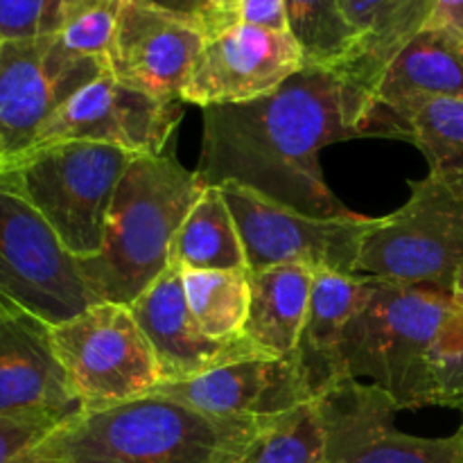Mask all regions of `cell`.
<instances>
[{"label": "cell", "instance_id": "obj_1", "mask_svg": "<svg viewBox=\"0 0 463 463\" xmlns=\"http://www.w3.org/2000/svg\"><path fill=\"white\" fill-rule=\"evenodd\" d=\"M202 111L203 184H238L310 217L353 215L326 184L321 149L351 138L402 140L371 90L312 63L262 98Z\"/></svg>", "mask_w": 463, "mask_h": 463}, {"label": "cell", "instance_id": "obj_2", "mask_svg": "<svg viewBox=\"0 0 463 463\" xmlns=\"http://www.w3.org/2000/svg\"><path fill=\"white\" fill-rule=\"evenodd\" d=\"M271 419L215 416L145 393L116 405L81 407L27 457L32 463H242Z\"/></svg>", "mask_w": 463, "mask_h": 463}, {"label": "cell", "instance_id": "obj_3", "mask_svg": "<svg viewBox=\"0 0 463 463\" xmlns=\"http://www.w3.org/2000/svg\"><path fill=\"white\" fill-rule=\"evenodd\" d=\"M206 184L170 152L136 156L107 215L102 249L80 260L99 303L131 306L170 265L172 242Z\"/></svg>", "mask_w": 463, "mask_h": 463}, {"label": "cell", "instance_id": "obj_4", "mask_svg": "<svg viewBox=\"0 0 463 463\" xmlns=\"http://www.w3.org/2000/svg\"><path fill=\"white\" fill-rule=\"evenodd\" d=\"M455 303L432 285H407L366 276L360 303L342 344L351 378H371L401 410L432 407L430 355Z\"/></svg>", "mask_w": 463, "mask_h": 463}, {"label": "cell", "instance_id": "obj_5", "mask_svg": "<svg viewBox=\"0 0 463 463\" xmlns=\"http://www.w3.org/2000/svg\"><path fill=\"white\" fill-rule=\"evenodd\" d=\"M134 158L89 140L41 145L5 158L0 185L25 199L77 260H89L102 249L113 194Z\"/></svg>", "mask_w": 463, "mask_h": 463}, {"label": "cell", "instance_id": "obj_6", "mask_svg": "<svg viewBox=\"0 0 463 463\" xmlns=\"http://www.w3.org/2000/svg\"><path fill=\"white\" fill-rule=\"evenodd\" d=\"M410 190L398 211L371 220L357 274L452 292L463 267V193L432 172Z\"/></svg>", "mask_w": 463, "mask_h": 463}, {"label": "cell", "instance_id": "obj_7", "mask_svg": "<svg viewBox=\"0 0 463 463\" xmlns=\"http://www.w3.org/2000/svg\"><path fill=\"white\" fill-rule=\"evenodd\" d=\"M52 344L81 407L116 405L163 383L143 328L122 303H95L52 326Z\"/></svg>", "mask_w": 463, "mask_h": 463}, {"label": "cell", "instance_id": "obj_8", "mask_svg": "<svg viewBox=\"0 0 463 463\" xmlns=\"http://www.w3.org/2000/svg\"><path fill=\"white\" fill-rule=\"evenodd\" d=\"M231 208L249 271L306 265L355 276L362 240L373 217H310L238 184L217 185Z\"/></svg>", "mask_w": 463, "mask_h": 463}, {"label": "cell", "instance_id": "obj_9", "mask_svg": "<svg viewBox=\"0 0 463 463\" xmlns=\"http://www.w3.org/2000/svg\"><path fill=\"white\" fill-rule=\"evenodd\" d=\"M0 292L57 326L99 303L48 222L0 185Z\"/></svg>", "mask_w": 463, "mask_h": 463}, {"label": "cell", "instance_id": "obj_10", "mask_svg": "<svg viewBox=\"0 0 463 463\" xmlns=\"http://www.w3.org/2000/svg\"><path fill=\"white\" fill-rule=\"evenodd\" d=\"M107 59L71 52L57 34L0 45V140L16 156L81 86L104 75Z\"/></svg>", "mask_w": 463, "mask_h": 463}, {"label": "cell", "instance_id": "obj_11", "mask_svg": "<svg viewBox=\"0 0 463 463\" xmlns=\"http://www.w3.org/2000/svg\"><path fill=\"white\" fill-rule=\"evenodd\" d=\"M326 432V463H463V434L428 439L393 425L401 411L375 384L344 375L317 398Z\"/></svg>", "mask_w": 463, "mask_h": 463}, {"label": "cell", "instance_id": "obj_12", "mask_svg": "<svg viewBox=\"0 0 463 463\" xmlns=\"http://www.w3.org/2000/svg\"><path fill=\"white\" fill-rule=\"evenodd\" d=\"M184 104L181 99H158L127 89L107 71L61 104L41 127L32 147L89 140L120 147L136 156L165 154L184 116Z\"/></svg>", "mask_w": 463, "mask_h": 463}, {"label": "cell", "instance_id": "obj_13", "mask_svg": "<svg viewBox=\"0 0 463 463\" xmlns=\"http://www.w3.org/2000/svg\"><path fill=\"white\" fill-rule=\"evenodd\" d=\"M303 66L306 57L289 32L238 23L206 36L181 99L202 109L251 102L279 89Z\"/></svg>", "mask_w": 463, "mask_h": 463}, {"label": "cell", "instance_id": "obj_14", "mask_svg": "<svg viewBox=\"0 0 463 463\" xmlns=\"http://www.w3.org/2000/svg\"><path fill=\"white\" fill-rule=\"evenodd\" d=\"M203 41L202 23L136 0H120L116 32L104 59L113 80L127 89L158 99H181Z\"/></svg>", "mask_w": 463, "mask_h": 463}, {"label": "cell", "instance_id": "obj_15", "mask_svg": "<svg viewBox=\"0 0 463 463\" xmlns=\"http://www.w3.org/2000/svg\"><path fill=\"white\" fill-rule=\"evenodd\" d=\"M81 410L52 326L0 292V419L66 420Z\"/></svg>", "mask_w": 463, "mask_h": 463}, {"label": "cell", "instance_id": "obj_16", "mask_svg": "<svg viewBox=\"0 0 463 463\" xmlns=\"http://www.w3.org/2000/svg\"><path fill=\"white\" fill-rule=\"evenodd\" d=\"M129 307L156 355L163 383H181L229 362L265 355L244 335L235 339L203 335L185 301L181 267L172 262Z\"/></svg>", "mask_w": 463, "mask_h": 463}, {"label": "cell", "instance_id": "obj_17", "mask_svg": "<svg viewBox=\"0 0 463 463\" xmlns=\"http://www.w3.org/2000/svg\"><path fill=\"white\" fill-rule=\"evenodd\" d=\"M149 393L175 398L208 414L238 419H271L315 401L294 355H253L229 362L197 378L161 383Z\"/></svg>", "mask_w": 463, "mask_h": 463}, {"label": "cell", "instance_id": "obj_18", "mask_svg": "<svg viewBox=\"0 0 463 463\" xmlns=\"http://www.w3.org/2000/svg\"><path fill=\"white\" fill-rule=\"evenodd\" d=\"M364 283L366 276L362 274L315 269L310 307L294 351V360L315 401L348 375L342 357L344 333L360 303Z\"/></svg>", "mask_w": 463, "mask_h": 463}, {"label": "cell", "instance_id": "obj_19", "mask_svg": "<svg viewBox=\"0 0 463 463\" xmlns=\"http://www.w3.org/2000/svg\"><path fill=\"white\" fill-rule=\"evenodd\" d=\"M315 269L280 265L249 271V312L242 335L265 355H294L306 324Z\"/></svg>", "mask_w": 463, "mask_h": 463}, {"label": "cell", "instance_id": "obj_20", "mask_svg": "<svg viewBox=\"0 0 463 463\" xmlns=\"http://www.w3.org/2000/svg\"><path fill=\"white\" fill-rule=\"evenodd\" d=\"M432 0H346L355 52L346 72L375 95L392 59L428 25Z\"/></svg>", "mask_w": 463, "mask_h": 463}, {"label": "cell", "instance_id": "obj_21", "mask_svg": "<svg viewBox=\"0 0 463 463\" xmlns=\"http://www.w3.org/2000/svg\"><path fill=\"white\" fill-rule=\"evenodd\" d=\"M407 95L463 99V32L423 27L384 71L378 104Z\"/></svg>", "mask_w": 463, "mask_h": 463}, {"label": "cell", "instance_id": "obj_22", "mask_svg": "<svg viewBox=\"0 0 463 463\" xmlns=\"http://www.w3.org/2000/svg\"><path fill=\"white\" fill-rule=\"evenodd\" d=\"M380 107L402 140L425 154L430 172L463 193V99L407 95Z\"/></svg>", "mask_w": 463, "mask_h": 463}, {"label": "cell", "instance_id": "obj_23", "mask_svg": "<svg viewBox=\"0 0 463 463\" xmlns=\"http://www.w3.org/2000/svg\"><path fill=\"white\" fill-rule=\"evenodd\" d=\"M170 262L193 271H249L238 226L217 185H206L185 215Z\"/></svg>", "mask_w": 463, "mask_h": 463}, {"label": "cell", "instance_id": "obj_24", "mask_svg": "<svg viewBox=\"0 0 463 463\" xmlns=\"http://www.w3.org/2000/svg\"><path fill=\"white\" fill-rule=\"evenodd\" d=\"M285 14L306 63L346 71L355 52L346 0H285Z\"/></svg>", "mask_w": 463, "mask_h": 463}, {"label": "cell", "instance_id": "obj_25", "mask_svg": "<svg viewBox=\"0 0 463 463\" xmlns=\"http://www.w3.org/2000/svg\"><path fill=\"white\" fill-rule=\"evenodd\" d=\"M185 301L203 335L235 339L249 312V271L181 269Z\"/></svg>", "mask_w": 463, "mask_h": 463}, {"label": "cell", "instance_id": "obj_26", "mask_svg": "<svg viewBox=\"0 0 463 463\" xmlns=\"http://www.w3.org/2000/svg\"><path fill=\"white\" fill-rule=\"evenodd\" d=\"M242 463H326V432L317 401L274 416Z\"/></svg>", "mask_w": 463, "mask_h": 463}, {"label": "cell", "instance_id": "obj_27", "mask_svg": "<svg viewBox=\"0 0 463 463\" xmlns=\"http://www.w3.org/2000/svg\"><path fill=\"white\" fill-rule=\"evenodd\" d=\"M432 405L463 411V298L455 297L430 355Z\"/></svg>", "mask_w": 463, "mask_h": 463}, {"label": "cell", "instance_id": "obj_28", "mask_svg": "<svg viewBox=\"0 0 463 463\" xmlns=\"http://www.w3.org/2000/svg\"><path fill=\"white\" fill-rule=\"evenodd\" d=\"M98 0H0V41L59 34L61 27Z\"/></svg>", "mask_w": 463, "mask_h": 463}, {"label": "cell", "instance_id": "obj_29", "mask_svg": "<svg viewBox=\"0 0 463 463\" xmlns=\"http://www.w3.org/2000/svg\"><path fill=\"white\" fill-rule=\"evenodd\" d=\"M120 0H98L77 12L59 32V39L71 52L81 57H104L116 32Z\"/></svg>", "mask_w": 463, "mask_h": 463}, {"label": "cell", "instance_id": "obj_30", "mask_svg": "<svg viewBox=\"0 0 463 463\" xmlns=\"http://www.w3.org/2000/svg\"><path fill=\"white\" fill-rule=\"evenodd\" d=\"M57 425L50 419H0V463L21 461Z\"/></svg>", "mask_w": 463, "mask_h": 463}, {"label": "cell", "instance_id": "obj_31", "mask_svg": "<svg viewBox=\"0 0 463 463\" xmlns=\"http://www.w3.org/2000/svg\"><path fill=\"white\" fill-rule=\"evenodd\" d=\"M197 5L206 36L242 23V0H197Z\"/></svg>", "mask_w": 463, "mask_h": 463}, {"label": "cell", "instance_id": "obj_32", "mask_svg": "<svg viewBox=\"0 0 463 463\" xmlns=\"http://www.w3.org/2000/svg\"><path fill=\"white\" fill-rule=\"evenodd\" d=\"M242 23L271 32H289L285 0H242Z\"/></svg>", "mask_w": 463, "mask_h": 463}, {"label": "cell", "instance_id": "obj_33", "mask_svg": "<svg viewBox=\"0 0 463 463\" xmlns=\"http://www.w3.org/2000/svg\"><path fill=\"white\" fill-rule=\"evenodd\" d=\"M425 27H452L463 32V0H432V14Z\"/></svg>", "mask_w": 463, "mask_h": 463}, {"label": "cell", "instance_id": "obj_34", "mask_svg": "<svg viewBox=\"0 0 463 463\" xmlns=\"http://www.w3.org/2000/svg\"><path fill=\"white\" fill-rule=\"evenodd\" d=\"M136 3L149 5V7H158L163 9V12H170V14H176V16H184V18H190V21L202 23V18H199L197 0H136Z\"/></svg>", "mask_w": 463, "mask_h": 463}, {"label": "cell", "instance_id": "obj_35", "mask_svg": "<svg viewBox=\"0 0 463 463\" xmlns=\"http://www.w3.org/2000/svg\"><path fill=\"white\" fill-rule=\"evenodd\" d=\"M452 294H455V297L463 298V267L459 269V274H457V279H455V288H452Z\"/></svg>", "mask_w": 463, "mask_h": 463}, {"label": "cell", "instance_id": "obj_36", "mask_svg": "<svg viewBox=\"0 0 463 463\" xmlns=\"http://www.w3.org/2000/svg\"><path fill=\"white\" fill-rule=\"evenodd\" d=\"M7 158V154H5V147H3V140H0V165H3V161Z\"/></svg>", "mask_w": 463, "mask_h": 463}, {"label": "cell", "instance_id": "obj_37", "mask_svg": "<svg viewBox=\"0 0 463 463\" xmlns=\"http://www.w3.org/2000/svg\"><path fill=\"white\" fill-rule=\"evenodd\" d=\"M16 463H32V459H30V457H27V455H25V457H23V459H21V461H16Z\"/></svg>", "mask_w": 463, "mask_h": 463}, {"label": "cell", "instance_id": "obj_38", "mask_svg": "<svg viewBox=\"0 0 463 463\" xmlns=\"http://www.w3.org/2000/svg\"><path fill=\"white\" fill-rule=\"evenodd\" d=\"M461 414H463V411H461ZM459 432L463 434V420H461V428H459Z\"/></svg>", "mask_w": 463, "mask_h": 463}, {"label": "cell", "instance_id": "obj_39", "mask_svg": "<svg viewBox=\"0 0 463 463\" xmlns=\"http://www.w3.org/2000/svg\"><path fill=\"white\" fill-rule=\"evenodd\" d=\"M0 45H3V41H0Z\"/></svg>", "mask_w": 463, "mask_h": 463}]
</instances>
